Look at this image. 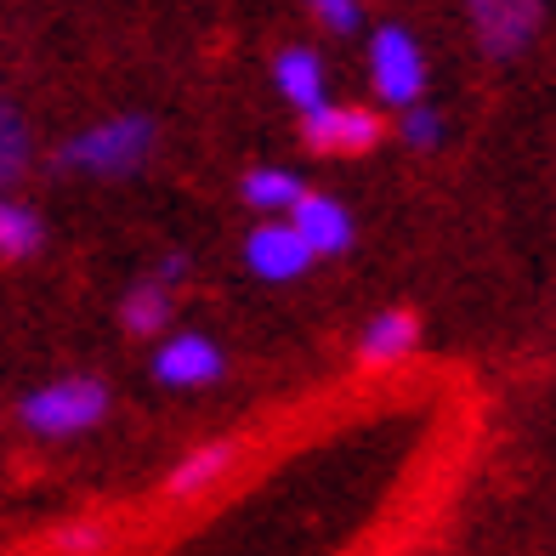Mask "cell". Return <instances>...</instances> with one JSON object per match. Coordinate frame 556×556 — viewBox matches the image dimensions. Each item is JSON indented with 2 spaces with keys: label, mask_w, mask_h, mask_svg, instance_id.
Segmentation results:
<instances>
[{
  "label": "cell",
  "mask_w": 556,
  "mask_h": 556,
  "mask_svg": "<svg viewBox=\"0 0 556 556\" xmlns=\"http://www.w3.org/2000/svg\"><path fill=\"white\" fill-rule=\"evenodd\" d=\"M160 148V119L154 114H109L74 131L63 148H58V170L68 176H103V182H119V176H137Z\"/></svg>",
  "instance_id": "6da1fadb"
},
{
  "label": "cell",
  "mask_w": 556,
  "mask_h": 556,
  "mask_svg": "<svg viewBox=\"0 0 556 556\" xmlns=\"http://www.w3.org/2000/svg\"><path fill=\"white\" fill-rule=\"evenodd\" d=\"M109 409H114L109 381H103V375H86V369L58 375V381L29 387V392L17 397V420L29 426L35 438H46V443L97 432V426L109 420Z\"/></svg>",
  "instance_id": "7a4b0ae2"
},
{
  "label": "cell",
  "mask_w": 556,
  "mask_h": 556,
  "mask_svg": "<svg viewBox=\"0 0 556 556\" xmlns=\"http://www.w3.org/2000/svg\"><path fill=\"white\" fill-rule=\"evenodd\" d=\"M369 86L387 109H409L426 97V52H420L415 29L381 23V29L369 35Z\"/></svg>",
  "instance_id": "3957f363"
},
{
  "label": "cell",
  "mask_w": 556,
  "mask_h": 556,
  "mask_svg": "<svg viewBox=\"0 0 556 556\" xmlns=\"http://www.w3.org/2000/svg\"><path fill=\"white\" fill-rule=\"evenodd\" d=\"M466 23L489 63H517L545 29V0H466Z\"/></svg>",
  "instance_id": "277c9868"
},
{
  "label": "cell",
  "mask_w": 556,
  "mask_h": 556,
  "mask_svg": "<svg viewBox=\"0 0 556 556\" xmlns=\"http://www.w3.org/2000/svg\"><path fill=\"white\" fill-rule=\"evenodd\" d=\"M301 137L324 160H358L387 142V119L364 103H318L313 114H301Z\"/></svg>",
  "instance_id": "5b68a950"
},
{
  "label": "cell",
  "mask_w": 556,
  "mask_h": 556,
  "mask_svg": "<svg viewBox=\"0 0 556 556\" xmlns=\"http://www.w3.org/2000/svg\"><path fill=\"white\" fill-rule=\"evenodd\" d=\"M222 375H227V352L205 330H165V341L154 346V381L165 392H199V387H216Z\"/></svg>",
  "instance_id": "8992f818"
},
{
  "label": "cell",
  "mask_w": 556,
  "mask_h": 556,
  "mask_svg": "<svg viewBox=\"0 0 556 556\" xmlns=\"http://www.w3.org/2000/svg\"><path fill=\"white\" fill-rule=\"evenodd\" d=\"M318 256L307 250V239L295 233L285 216H262L256 227L244 233V267L262 278V285H295Z\"/></svg>",
  "instance_id": "52a82bcc"
},
{
  "label": "cell",
  "mask_w": 556,
  "mask_h": 556,
  "mask_svg": "<svg viewBox=\"0 0 556 556\" xmlns=\"http://www.w3.org/2000/svg\"><path fill=\"white\" fill-rule=\"evenodd\" d=\"M301 239H307V250L324 262V256H346L352 244H358V222H352V211L341 205L336 193H318V188H307L295 199V211L285 216Z\"/></svg>",
  "instance_id": "ba28073f"
},
{
  "label": "cell",
  "mask_w": 556,
  "mask_h": 556,
  "mask_svg": "<svg viewBox=\"0 0 556 556\" xmlns=\"http://www.w3.org/2000/svg\"><path fill=\"white\" fill-rule=\"evenodd\" d=\"M239 460H244V443L239 438H211V443L188 448L182 460L170 466V477H165V500H199V494H211L216 483L233 477Z\"/></svg>",
  "instance_id": "9c48e42d"
},
{
  "label": "cell",
  "mask_w": 556,
  "mask_h": 556,
  "mask_svg": "<svg viewBox=\"0 0 556 556\" xmlns=\"http://www.w3.org/2000/svg\"><path fill=\"white\" fill-rule=\"evenodd\" d=\"M273 91L285 97L295 114H313L318 103H330V74H324V58L313 46H285L273 58Z\"/></svg>",
  "instance_id": "30bf717a"
},
{
  "label": "cell",
  "mask_w": 556,
  "mask_h": 556,
  "mask_svg": "<svg viewBox=\"0 0 556 556\" xmlns=\"http://www.w3.org/2000/svg\"><path fill=\"white\" fill-rule=\"evenodd\" d=\"M170 324H176V295H170V285H160V278H137V285L119 295V330L131 341H154V336L170 330Z\"/></svg>",
  "instance_id": "8fae6325"
},
{
  "label": "cell",
  "mask_w": 556,
  "mask_h": 556,
  "mask_svg": "<svg viewBox=\"0 0 556 556\" xmlns=\"http://www.w3.org/2000/svg\"><path fill=\"white\" fill-rule=\"evenodd\" d=\"M415 346H420V318L409 307H381L358 336V358L364 364H397V358H409Z\"/></svg>",
  "instance_id": "7c38bea8"
},
{
  "label": "cell",
  "mask_w": 556,
  "mask_h": 556,
  "mask_svg": "<svg viewBox=\"0 0 556 556\" xmlns=\"http://www.w3.org/2000/svg\"><path fill=\"white\" fill-rule=\"evenodd\" d=\"M301 193H307V176L290 170V165H256V170H244V182H239V199L256 216H290Z\"/></svg>",
  "instance_id": "4fadbf2b"
},
{
  "label": "cell",
  "mask_w": 556,
  "mask_h": 556,
  "mask_svg": "<svg viewBox=\"0 0 556 556\" xmlns=\"http://www.w3.org/2000/svg\"><path fill=\"white\" fill-rule=\"evenodd\" d=\"M29 165H35V131L23 119V109L0 91V193H12L29 176Z\"/></svg>",
  "instance_id": "5bb4252c"
},
{
  "label": "cell",
  "mask_w": 556,
  "mask_h": 556,
  "mask_svg": "<svg viewBox=\"0 0 556 556\" xmlns=\"http://www.w3.org/2000/svg\"><path fill=\"white\" fill-rule=\"evenodd\" d=\"M46 250V222L35 205L0 193V262H35Z\"/></svg>",
  "instance_id": "9a60e30c"
},
{
  "label": "cell",
  "mask_w": 556,
  "mask_h": 556,
  "mask_svg": "<svg viewBox=\"0 0 556 556\" xmlns=\"http://www.w3.org/2000/svg\"><path fill=\"white\" fill-rule=\"evenodd\" d=\"M119 545V528L103 517H68L46 528V556H109Z\"/></svg>",
  "instance_id": "2e32d148"
},
{
  "label": "cell",
  "mask_w": 556,
  "mask_h": 556,
  "mask_svg": "<svg viewBox=\"0 0 556 556\" xmlns=\"http://www.w3.org/2000/svg\"><path fill=\"white\" fill-rule=\"evenodd\" d=\"M387 131H397V142H403V148H415V154H438L443 137H448V119H443V114L420 97V103L397 109V119L387 125Z\"/></svg>",
  "instance_id": "e0dca14e"
},
{
  "label": "cell",
  "mask_w": 556,
  "mask_h": 556,
  "mask_svg": "<svg viewBox=\"0 0 556 556\" xmlns=\"http://www.w3.org/2000/svg\"><path fill=\"white\" fill-rule=\"evenodd\" d=\"M307 12L318 17V29H330V35H358L364 29V0H307Z\"/></svg>",
  "instance_id": "ac0fdd59"
},
{
  "label": "cell",
  "mask_w": 556,
  "mask_h": 556,
  "mask_svg": "<svg viewBox=\"0 0 556 556\" xmlns=\"http://www.w3.org/2000/svg\"><path fill=\"white\" fill-rule=\"evenodd\" d=\"M188 256H182V250H170V256H160V267L154 273H148V278H160V285H182V278H188Z\"/></svg>",
  "instance_id": "d6986e66"
}]
</instances>
